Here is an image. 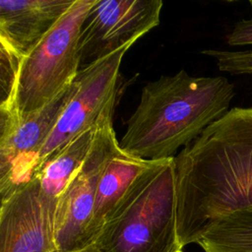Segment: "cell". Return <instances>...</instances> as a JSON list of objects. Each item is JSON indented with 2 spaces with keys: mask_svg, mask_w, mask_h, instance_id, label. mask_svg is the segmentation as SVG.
<instances>
[{
  "mask_svg": "<svg viewBox=\"0 0 252 252\" xmlns=\"http://www.w3.org/2000/svg\"><path fill=\"white\" fill-rule=\"evenodd\" d=\"M113 109L114 103L99 117L84 163L58 198L54 221L57 252H78L94 245L92 222L97 183L113 147L118 143L112 123Z\"/></svg>",
  "mask_w": 252,
  "mask_h": 252,
  "instance_id": "obj_5",
  "label": "cell"
},
{
  "mask_svg": "<svg viewBox=\"0 0 252 252\" xmlns=\"http://www.w3.org/2000/svg\"><path fill=\"white\" fill-rule=\"evenodd\" d=\"M176 227L185 247L252 208V107H233L174 158Z\"/></svg>",
  "mask_w": 252,
  "mask_h": 252,
  "instance_id": "obj_1",
  "label": "cell"
},
{
  "mask_svg": "<svg viewBox=\"0 0 252 252\" xmlns=\"http://www.w3.org/2000/svg\"><path fill=\"white\" fill-rule=\"evenodd\" d=\"M162 6L161 0H95L81 29L82 68L158 26Z\"/></svg>",
  "mask_w": 252,
  "mask_h": 252,
  "instance_id": "obj_8",
  "label": "cell"
},
{
  "mask_svg": "<svg viewBox=\"0 0 252 252\" xmlns=\"http://www.w3.org/2000/svg\"><path fill=\"white\" fill-rule=\"evenodd\" d=\"M249 4H250V6H251V8H252V0L249 1Z\"/></svg>",
  "mask_w": 252,
  "mask_h": 252,
  "instance_id": "obj_17",
  "label": "cell"
},
{
  "mask_svg": "<svg viewBox=\"0 0 252 252\" xmlns=\"http://www.w3.org/2000/svg\"><path fill=\"white\" fill-rule=\"evenodd\" d=\"M198 244L204 252H252V208L217 221Z\"/></svg>",
  "mask_w": 252,
  "mask_h": 252,
  "instance_id": "obj_13",
  "label": "cell"
},
{
  "mask_svg": "<svg viewBox=\"0 0 252 252\" xmlns=\"http://www.w3.org/2000/svg\"><path fill=\"white\" fill-rule=\"evenodd\" d=\"M74 90L66 88L40 109L17 116L0 113L1 200L28 183L34 174L37 158Z\"/></svg>",
  "mask_w": 252,
  "mask_h": 252,
  "instance_id": "obj_7",
  "label": "cell"
},
{
  "mask_svg": "<svg viewBox=\"0 0 252 252\" xmlns=\"http://www.w3.org/2000/svg\"><path fill=\"white\" fill-rule=\"evenodd\" d=\"M134 43L80 69L73 82V93L38 154L34 173L69 142L94 128L105 109L115 102L121 62Z\"/></svg>",
  "mask_w": 252,
  "mask_h": 252,
  "instance_id": "obj_6",
  "label": "cell"
},
{
  "mask_svg": "<svg viewBox=\"0 0 252 252\" xmlns=\"http://www.w3.org/2000/svg\"><path fill=\"white\" fill-rule=\"evenodd\" d=\"M78 252H101L98 248H96L94 245L93 246H90L84 250H81V251H78Z\"/></svg>",
  "mask_w": 252,
  "mask_h": 252,
  "instance_id": "obj_16",
  "label": "cell"
},
{
  "mask_svg": "<svg viewBox=\"0 0 252 252\" xmlns=\"http://www.w3.org/2000/svg\"><path fill=\"white\" fill-rule=\"evenodd\" d=\"M94 128L83 132L45 161L34 173L42 191L58 199L84 163L93 144Z\"/></svg>",
  "mask_w": 252,
  "mask_h": 252,
  "instance_id": "obj_12",
  "label": "cell"
},
{
  "mask_svg": "<svg viewBox=\"0 0 252 252\" xmlns=\"http://www.w3.org/2000/svg\"><path fill=\"white\" fill-rule=\"evenodd\" d=\"M161 160H148L125 152L119 142L113 147L100 173L94 202L92 231L94 242L133 183Z\"/></svg>",
  "mask_w": 252,
  "mask_h": 252,
  "instance_id": "obj_11",
  "label": "cell"
},
{
  "mask_svg": "<svg viewBox=\"0 0 252 252\" xmlns=\"http://www.w3.org/2000/svg\"><path fill=\"white\" fill-rule=\"evenodd\" d=\"M95 0H75L57 24L23 58L10 99L0 113L25 115L48 104L74 82L80 69V34Z\"/></svg>",
  "mask_w": 252,
  "mask_h": 252,
  "instance_id": "obj_4",
  "label": "cell"
},
{
  "mask_svg": "<svg viewBox=\"0 0 252 252\" xmlns=\"http://www.w3.org/2000/svg\"><path fill=\"white\" fill-rule=\"evenodd\" d=\"M94 246L101 252H183L173 158L161 160L133 183Z\"/></svg>",
  "mask_w": 252,
  "mask_h": 252,
  "instance_id": "obj_3",
  "label": "cell"
},
{
  "mask_svg": "<svg viewBox=\"0 0 252 252\" xmlns=\"http://www.w3.org/2000/svg\"><path fill=\"white\" fill-rule=\"evenodd\" d=\"M234 85L225 77H193L185 70L145 85L119 145L148 160L173 158L229 109Z\"/></svg>",
  "mask_w": 252,
  "mask_h": 252,
  "instance_id": "obj_2",
  "label": "cell"
},
{
  "mask_svg": "<svg viewBox=\"0 0 252 252\" xmlns=\"http://www.w3.org/2000/svg\"><path fill=\"white\" fill-rule=\"evenodd\" d=\"M202 54L216 60L218 68L229 74H252V50L205 49Z\"/></svg>",
  "mask_w": 252,
  "mask_h": 252,
  "instance_id": "obj_14",
  "label": "cell"
},
{
  "mask_svg": "<svg viewBox=\"0 0 252 252\" xmlns=\"http://www.w3.org/2000/svg\"><path fill=\"white\" fill-rule=\"evenodd\" d=\"M57 202L42 191L36 176L2 199L0 252H57Z\"/></svg>",
  "mask_w": 252,
  "mask_h": 252,
  "instance_id": "obj_9",
  "label": "cell"
},
{
  "mask_svg": "<svg viewBox=\"0 0 252 252\" xmlns=\"http://www.w3.org/2000/svg\"><path fill=\"white\" fill-rule=\"evenodd\" d=\"M225 40L230 46L252 45V17L236 22L226 34Z\"/></svg>",
  "mask_w": 252,
  "mask_h": 252,
  "instance_id": "obj_15",
  "label": "cell"
},
{
  "mask_svg": "<svg viewBox=\"0 0 252 252\" xmlns=\"http://www.w3.org/2000/svg\"><path fill=\"white\" fill-rule=\"evenodd\" d=\"M75 0H1L0 49L23 60Z\"/></svg>",
  "mask_w": 252,
  "mask_h": 252,
  "instance_id": "obj_10",
  "label": "cell"
}]
</instances>
